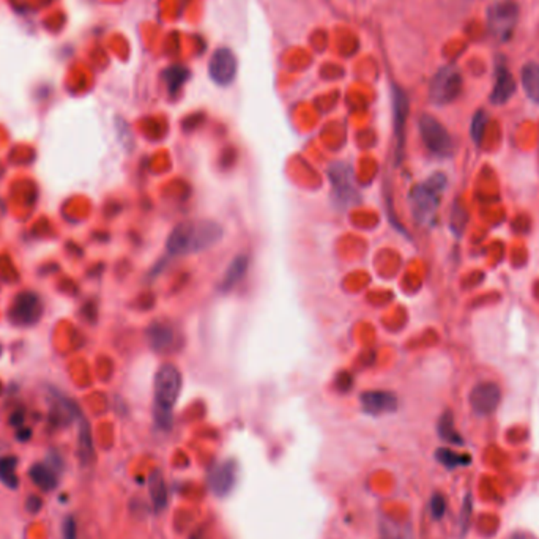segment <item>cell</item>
Masks as SVG:
<instances>
[{
	"label": "cell",
	"instance_id": "obj_26",
	"mask_svg": "<svg viewBox=\"0 0 539 539\" xmlns=\"http://www.w3.org/2000/svg\"><path fill=\"white\" fill-rule=\"evenodd\" d=\"M489 122V117L484 113V110H478L475 114L473 122H472V139L476 145H481L482 136H484V129Z\"/></svg>",
	"mask_w": 539,
	"mask_h": 539
},
{
	"label": "cell",
	"instance_id": "obj_30",
	"mask_svg": "<svg viewBox=\"0 0 539 539\" xmlns=\"http://www.w3.org/2000/svg\"><path fill=\"white\" fill-rule=\"evenodd\" d=\"M43 510V500L38 495H30L26 501V511L32 516H36Z\"/></svg>",
	"mask_w": 539,
	"mask_h": 539
},
{
	"label": "cell",
	"instance_id": "obj_22",
	"mask_svg": "<svg viewBox=\"0 0 539 539\" xmlns=\"http://www.w3.org/2000/svg\"><path fill=\"white\" fill-rule=\"evenodd\" d=\"M522 87L531 101L539 103V65L526 64L522 68Z\"/></svg>",
	"mask_w": 539,
	"mask_h": 539
},
{
	"label": "cell",
	"instance_id": "obj_2",
	"mask_svg": "<svg viewBox=\"0 0 539 539\" xmlns=\"http://www.w3.org/2000/svg\"><path fill=\"white\" fill-rule=\"evenodd\" d=\"M182 391V374L175 364L164 363L153 380V417L159 429H169L172 412Z\"/></svg>",
	"mask_w": 539,
	"mask_h": 539
},
{
	"label": "cell",
	"instance_id": "obj_20",
	"mask_svg": "<svg viewBox=\"0 0 539 539\" xmlns=\"http://www.w3.org/2000/svg\"><path fill=\"white\" fill-rule=\"evenodd\" d=\"M148 489H150V497L154 510L161 511L164 510L167 505V486L164 481V476L161 472H153L148 480Z\"/></svg>",
	"mask_w": 539,
	"mask_h": 539
},
{
	"label": "cell",
	"instance_id": "obj_21",
	"mask_svg": "<svg viewBox=\"0 0 539 539\" xmlns=\"http://www.w3.org/2000/svg\"><path fill=\"white\" fill-rule=\"evenodd\" d=\"M79 457L84 463H90L94 459V440H92L90 424L82 417H79Z\"/></svg>",
	"mask_w": 539,
	"mask_h": 539
},
{
	"label": "cell",
	"instance_id": "obj_23",
	"mask_svg": "<svg viewBox=\"0 0 539 539\" xmlns=\"http://www.w3.org/2000/svg\"><path fill=\"white\" fill-rule=\"evenodd\" d=\"M16 468H17V459L13 456L8 457H2L0 459V481L3 482L8 489H17L20 486V480H17L16 475Z\"/></svg>",
	"mask_w": 539,
	"mask_h": 539
},
{
	"label": "cell",
	"instance_id": "obj_14",
	"mask_svg": "<svg viewBox=\"0 0 539 539\" xmlns=\"http://www.w3.org/2000/svg\"><path fill=\"white\" fill-rule=\"evenodd\" d=\"M514 92H516V82H514L512 74L508 71L505 65L498 66L497 79H495V85L491 94V101L500 106V104H505L511 100Z\"/></svg>",
	"mask_w": 539,
	"mask_h": 539
},
{
	"label": "cell",
	"instance_id": "obj_19",
	"mask_svg": "<svg viewBox=\"0 0 539 539\" xmlns=\"http://www.w3.org/2000/svg\"><path fill=\"white\" fill-rule=\"evenodd\" d=\"M380 539H415V535L408 524L383 517L380 525Z\"/></svg>",
	"mask_w": 539,
	"mask_h": 539
},
{
	"label": "cell",
	"instance_id": "obj_25",
	"mask_svg": "<svg viewBox=\"0 0 539 539\" xmlns=\"http://www.w3.org/2000/svg\"><path fill=\"white\" fill-rule=\"evenodd\" d=\"M437 461L440 463H443L446 468H457V467H463L470 463V457L466 454H457L454 451L446 450V448H440L437 450Z\"/></svg>",
	"mask_w": 539,
	"mask_h": 539
},
{
	"label": "cell",
	"instance_id": "obj_16",
	"mask_svg": "<svg viewBox=\"0 0 539 539\" xmlns=\"http://www.w3.org/2000/svg\"><path fill=\"white\" fill-rule=\"evenodd\" d=\"M30 481L43 492H51L59 486V478L55 475L54 468L46 463H34L29 470Z\"/></svg>",
	"mask_w": 539,
	"mask_h": 539
},
{
	"label": "cell",
	"instance_id": "obj_12",
	"mask_svg": "<svg viewBox=\"0 0 539 539\" xmlns=\"http://www.w3.org/2000/svg\"><path fill=\"white\" fill-rule=\"evenodd\" d=\"M359 404H361L363 412L369 415H385L393 413L398 410V398L396 394L389 391H364L359 396Z\"/></svg>",
	"mask_w": 539,
	"mask_h": 539
},
{
	"label": "cell",
	"instance_id": "obj_18",
	"mask_svg": "<svg viewBox=\"0 0 539 539\" xmlns=\"http://www.w3.org/2000/svg\"><path fill=\"white\" fill-rule=\"evenodd\" d=\"M147 339H148V344H150L153 350L161 352V350L167 349V347L172 344L173 331L169 325L159 324V322H157V324L148 326Z\"/></svg>",
	"mask_w": 539,
	"mask_h": 539
},
{
	"label": "cell",
	"instance_id": "obj_28",
	"mask_svg": "<svg viewBox=\"0 0 539 539\" xmlns=\"http://www.w3.org/2000/svg\"><path fill=\"white\" fill-rule=\"evenodd\" d=\"M62 536H64V539H76L78 538V525H76V520H74V517L68 516L64 524H62Z\"/></svg>",
	"mask_w": 539,
	"mask_h": 539
},
{
	"label": "cell",
	"instance_id": "obj_13",
	"mask_svg": "<svg viewBox=\"0 0 539 539\" xmlns=\"http://www.w3.org/2000/svg\"><path fill=\"white\" fill-rule=\"evenodd\" d=\"M237 482V466L233 461H224L216 466L212 473H210L208 484L210 489L218 495V497H226Z\"/></svg>",
	"mask_w": 539,
	"mask_h": 539
},
{
	"label": "cell",
	"instance_id": "obj_6",
	"mask_svg": "<svg viewBox=\"0 0 539 539\" xmlns=\"http://www.w3.org/2000/svg\"><path fill=\"white\" fill-rule=\"evenodd\" d=\"M419 133L424 145L431 153L446 158L453 153V139L436 117L424 114L419 117Z\"/></svg>",
	"mask_w": 539,
	"mask_h": 539
},
{
	"label": "cell",
	"instance_id": "obj_17",
	"mask_svg": "<svg viewBox=\"0 0 539 539\" xmlns=\"http://www.w3.org/2000/svg\"><path fill=\"white\" fill-rule=\"evenodd\" d=\"M163 78L169 95L175 96L178 92L183 89V85L188 82V79L191 78V71L183 65H172L167 68V70H164Z\"/></svg>",
	"mask_w": 539,
	"mask_h": 539
},
{
	"label": "cell",
	"instance_id": "obj_10",
	"mask_svg": "<svg viewBox=\"0 0 539 539\" xmlns=\"http://www.w3.org/2000/svg\"><path fill=\"white\" fill-rule=\"evenodd\" d=\"M501 401V389L494 382H481L475 385L470 393V407L478 417L492 415Z\"/></svg>",
	"mask_w": 539,
	"mask_h": 539
},
{
	"label": "cell",
	"instance_id": "obj_3",
	"mask_svg": "<svg viewBox=\"0 0 539 539\" xmlns=\"http://www.w3.org/2000/svg\"><path fill=\"white\" fill-rule=\"evenodd\" d=\"M445 187L446 177L443 173H433L424 183H419L412 189L408 201H410L413 218L417 220L418 224L427 226L432 222L438 210L440 201H442Z\"/></svg>",
	"mask_w": 539,
	"mask_h": 539
},
{
	"label": "cell",
	"instance_id": "obj_24",
	"mask_svg": "<svg viewBox=\"0 0 539 539\" xmlns=\"http://www.w3.org/2000/svg\"><path fill=\"white\" fill-rule=\"evenodd\" d=\"M438 436L448 443H453V445H462L463 443L462 437L459 436V432H457L456 427H454L453 415H451L450 412L443 413L442 418H440V421H438Z\"/></svg>",
	"mask_w": 539,
	"mask_h": 539
},
{
	"label": "cell",
	"instance_id": "obj_29",
	"mask_svg": "<svg viewBox=\"0 0 539 539\" xmlns=\"http://www.w3.org/2000/svg\"><path fill=\"white\" fill-rule=\"evenodd\" d=\"M451 220H453V221H451V224H453L454 231L457 233H461L462 229L466 227V224H467V215H466V212H463L462 208H456V212L453 213V216H451Z\"/></svg>",
	"mask_w": 539,
	"mask_h": 539
},
{
	"label": "cell",
	"instance_id": "obj_27",
	"mask_svg": "<svg viewBox=\"0 0 539 539\" xmlns=\"http://www.w3.org/2000/svg\"><path fill=\"white\" fill-rule=\"evenodd\" d=\"M446 511V501L443 498V495L436 494L431 500V512L433 519H442L443 514Z\"/></svg>",
	"mask_w": 539,
	"mask_h": 539
},
{
	"label": "cell",
	"instance_id": "obj_15",
	"mask_svg": "<svg viewBox=\"0 0 539 539\" xmlns=\"http://www.w3.org/2000/svg\"><path fill=\"white\" fill-rule=\"evenodd\" d=\"M247 268H250V259H247L245 254H240V256L235 257L232 262L229 264L226 273L222 276L220 284L221 292L226 294L237 286V284L246 276Z\"/></svg>",
	"mask_w": 539,
	"mask_h": 539
},
{
	"label": "cell",
	"instance_id": "obj_32",
	"mask_svg": "<svg viewBox=\"0 0 539 539\" xmlns=\"http://www.w3.org/2000/svg\"><path fill=\"white\" fill-rule=\"evenodd\" d=\"M22 421H24V417H22V413H15V415H13V417H11V418H10V423H11V424H13V426H16V427H21V424H22Z\"/></svg>",
	"mask_w": 539,
	"mask_h": 539
},
{
	"label": "cell",
	"instance_id": "obj_9",
	"mask_svg": "<svg viewBox=\"0 0 539 539\" xmlns=\"http://www.w3.org/2000/svg\"><path fill=\"white\" fill-rule=\"evenodd\" d=\"M43 312L41 301L38 295L32 292H22L11 303L10 308V322H13L15 325L29 326L34 325L40 320Z\"/></svg>",
	"mask_w": 539,
	"mask_h": 539
},
{
	"label": "cell",
	"instance_id": "obj_8",
	"mask_svg": "<svg viewBox=\"0 0 539 539\" xmlns=\"http://www.w3.org/2000/svg\"><path fill=\"white\" fill-rule=\"evenodd\" d=\"M238 62L232 49L218 48L208 62V74L220 87L231 85L237 78Z\"/></svg>",
	"mask_w": 539,
	"mask_h": 539
},
{
	"label": "cell",
	"instance_id": "obj_5",
	"mask_svg": "<svg viewBox=\"0 0 539 539\" xmlns=\"http://www.w3.org/2000/svg\"><path fill=\"white\" fill-rule=\"evenodd\" d=\"M462 85L461 73L454 66L440 68L431 80L429 100L437 106H446V104L457 100V96L462 92Z\"/></svg>",
	"mask_w": 539,
	"mask_h": 539
},
{
	"label": "cell",
	"instance_id": "obj_4",
	"mask_svg": "<svg viewBox=\"0 0 539 539\" xmlns=\"http://www.w3.org/2000/svg\"><path fill=\"white\" fill-rule=\"evenodd\" d=\"M334 206L350 208L359 201V191L355 187L352 167L345 163H333L328 169Z\"/></svg>",
	"mask_w": 539,
	"mask_h": 539
},
{
	"label": "cell",
	"instance_id": "obj_1",
	"mask_svg": "<svg viewBox=\"0 0 539 539\" xmlns=\"http://www.w3.org/2000/svg\"><path fill=\"white\" fill-rule=\"evenodd\" d=\"M222 227L210 220H188L172 229L166 241V250L173 257L197 254L220 243Z\"/></svg>",
	"mask_w": 539,
	"mask_h": 539
},
{
	"label": "cell",
	"instance_id": "obj_7",
	"mask_svg": "<svg viewBox=\"0 0 539 539\" xmlns=\"http://www.w3.org/2000/svg\"><path fill=\"white\" fill-rule=\"evenodd\" d=\"M519 20V7L512 0H503L492 5L487 13V24L494 36L508 40L512 35Z\"/></svg>",
	"mask_w": 539,
	"mask_h": 539
},
{
	"label": "cell",
	"instance_id": "obj_31",
	"mask_svg": "<svg viewBox=\"0 0 539 539\" xmlns=\"http://www.w3.org/2000/svg\"><path fill=\"white\" fill-rule=\"evenodd\" d=\"M32 437V431L30 429H24V427H21L20 432H17V438H20V442H27V440Z\"/></svg>",
	"mask_w": 539,
	"mask_h": 539
},
{
	"label": "cell",
	"instance_id": "obj_33",
	"mask_svg": "<svg viewBox=\"0 0 539 539\" xmlns=\"http://www.w3.org/2000/svg\"><path fill=\"white\" fill-rule=\"evenodd\" d=\"M511 539H530V538L524 535V533H516V535H514Z\"/></svg>",
	"mask_w": 539,
	"mask_h": 539
},
{
	"label": "cell",
	"instance_id": "obj_11",
	"mask_svg": "<svg viewBox=\"0 0 539 539\" xmlns=\"http://www.w3.org/2000/svg\"><path fill=\"white\" fill-rule=\"evenodd\" d=\"M391 100H393V119H394V136H396V159H398L399 163L402 157H404L405 123L408 117V98L401 87L393 85Z\"/></svg>",
	"mask_w": 539,
	"mask_h": 539
},
{
	"label": "cell",
	"instance_id": "obj_34",
	"mask_svg": "<svg viewBox=\"0 0 539 539\" xmlns=\"http://www.w3.org/2000/svg\"><path fill=\"white\" fill-rule=\"evenodd\" d=\"M0 352H2V349H0Z\"/></svg>",
	"mask_w": 539,
	"mask_h": 539
}]
</instances>
